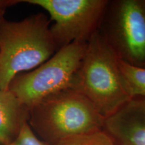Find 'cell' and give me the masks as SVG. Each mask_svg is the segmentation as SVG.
<instances>
[{"instance_id":"obj_4","label":"cell","mask_w":145,"mask_h":145,"mask_svg":"<svg viewBox=\"0 0 145 145\" xmlns=\"http://www.w3.org/2000/svg\"><path fill=\"white\" fill-rule=\"evenodd\" d=\"M87 46L72 42L32 71L16 75L9 90L30 109L48 96L72 88Z\"/></svg>"},{"instance_id":"obj_7","label":"cell","mask_w":145,"mask_h":145,"mask_svg":"<svg viewBox=\"0 0 145 145\" xmlns=\"http://www.w3.org/2000/svg\"><path fill=\"white\" fill-rule=\"evenodd\" d=\"M103 130L115 145H145V97L126 102L106 118Z\"/></svg>"},{"instance_id":"obj_2","label":"cell","mask_w":145,"mask_h":145,"mask_svg":"<svg viewBox=\"0 0 145 145\" xmlns=\"http://www.w3.org/2000/svg\"><path fill=\"white\" fill-rule=\"evenodd\" d=\"M105 120L86 96L69 88L31 107L28 122L42 140L51 145L102 130Z\"/></svg>"},{"instance_id":"obj_10","label":"cell","mask_w":145,"mask_h":145,"mask_svg":"<svg viewBox=\"0 0 145 145\" xmlns=\"http://www.w3.org/2000/svg\"><path fill=\"white\" fill-rule=\"evenodd\" d=\"M51 145H115V144L106 132L102 130L65 139Z\"/></svg>"},{"instance_id":"obj_8","label":"cell","mask_w":145,"mask_h":145,"mask_svg":"<svg viewBox=\"0 0 145 145\" xmlns=\"http://www.w3.org/2000/svg\"><path fill=\"white\" fill-rule=\"evenodd\" d=\"M30 109L10 90H0V144L14 140L25 122Z\"/></svg>"},{"instance_id":"obj_1","label":"cell","mask_w":145,"mask_h":145,"mask_svg":"<svg viewBox=\"0 0 145 145\" xmlns=\"http://www.w3.org/2000/svg\"><path fill=\"white\" fill-rule=\"evenodd\" d=\"M50 22L43 13L0 21V90H8L16 75L37 68L57 51Z\"/></svg>"},{"instance_id":"obj_3","label":"cell","mask_w":145,"mask_h":145,"mask_svg":"<svg viewBox=\"0 0 145 145\" xmlns=\"http://www.w3.org/2000/svg\"><path fill=\"white\" fill-rule=\"evenodd\" d=\"M71 89L86 96L105 119L131 99L123 84L119 59L99 30L87 42Z\"/></svg>"},{"instance_id":"obj_12","label":"cell","mask_w":145,"mask_h":145,"mask_svg":"<svg viewBox=\"0 0 145 145\" xmlns=\"http://www.w3.org/2000/svg\"><path fill=\"white\" fill-rule=\"evenodd\" d=\"M22 2L21 0H0V21L4 18V14L10 7Z\"/></svg>"},{"instance_id":"obj_9","label":"cell","mask_w":145,"mask_h":145,"mask_svg":"<svg viewBox=\"0 0 145 145\" xmlns=\"http://www.w3.org/2000/svg\"><path fill=\"white\" fill-rule=\"evenodd\" d=\"M124 87L130 97H145V68L130 65L119 59Z\"/></svg>"},{"instance_id":"obj_6","label":"cell","mask_w":145,"mask_h":145,"mask_svg":"<svg viewBox=\"0 0 145 145\" xmlns=\"http://www.w3.org/2000/svg\"><path fill=\"white\" fill-rule=\"evenodd\" d=\"M48 12L57 50L72 42L87 43L97 31L108 0H23Z\"/></svg>"},{"instance_id":"obj_5","label":"cell","mask_w":145,"mask_h":145,"mask_svg":"<svg viewBox=\"0 0 145 145\" xmlns=\"http://www.w3.org/2000/svg\"><path fill=\"white\" fill-rule=\"evenodd\" d=\"M98 30L120 60L145 68V0L109 1Z\"/></svg>"},{"instance_id":"obj_11","label":"cell","mask_w":145,"mask_h":145,"mask_svg":"<svg viewBox=\"0 0 145 145\" xmlns=\"http://www.w3.org/2000/svg\"><path fill=\"white\" fill-rule=\"evenodd\" d=\"M8 145H48L42 140L30 127L28 122H25L14 140Z\"/></svg>"}]
</instances>
